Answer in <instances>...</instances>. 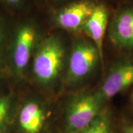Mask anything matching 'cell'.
<instances>
[{
	"instance_id": "1",
	"label": "cell",
	"mask_w": 133,
	"mask_h": 133,
	"mask_svg": "<svg viewBox=\"0 0 133 133\" xmlns=\"http://www.w3.org/2000/svg\"><path fill=\"white\" fill-rule=\"evenodd\" d=\"M64 49L56 36L48 38L41 45L34 62L36 77L43 83L54 81L59 75L64 59Z\"/></svg>"
},
{
	"instance_id": "2",
	"label": "cell",
	"mask_w": 133,
	"mask_h": 133,
	"mask_svg": "<svg viewBox=\"0 0 133 133\" xmlns=\"http://www.w3.org/2000/svg\"><path fill=\"white\" fill-rule=\"evenodd\" d=\"M103 103L96 92L84 93L71 103L66 114L67 129L71 133H78L85 129L95 119Z\"/></svg>"
},
{
	"instance_id": "3",
	"label": "cell",
	"mask_w": 133,
	"mask_h": 133,
	"mask_svg": "<svg viewBox=\"0 0 133 133\" xmlns=\"http://www.w3.org/2000/svg\"><path fill=\"white\" fill-rule=\"evenodd\" d=\"M101 62L98 50L92 41L80 40L73 48L69 61V78L73 82L85 78Z\"/></svg>"
},
{
	"instance_id": "4",
	"label": "cell",
	"mask_w": 133,
	"mask_h": 133,
	"mask_svg": "<svg viewBox=\"0 0 133 133\" xmlns=\"http://www.w3.org/2000/svg\"><path fill=\"white\" fill-rule=\"evenodd\" d=\"M133 84V59L126 60L111 68L101 86L95 91L104 103Z\"/></svg>"
},
{
	"instance_id": "5",
	"label": "cell",
	"mask_w": 133,
	"mask_h": 133,
	"mask_svg": "<svg viewBox=\"0 0 133 133\" xmlns=\"http://www.w3.org/2000/svg\"><path fill=\"white\" fill-rule=\"evenodd\" d=\"M110 40L122 49H133V6L120 10L115 15L109 27Z\"/></svg>"
},
{
	"instance_id": "6",
	"label": "cell",
	"mask_w": 133,
	"mask_h": 133,
	"mask_svg": "<svg viewBox=\"0 0 133 133\" xmlns=\"http://www.w3.org/2000/svg\"><path fill=\"white\" fill-rule=\"evenodd\" d=\"M109 22V12L104 4H96L92 12L81 28L91 39L99 52L101 63H104L103 43Z\"/></svg>"
},
{
	"instance_id": "7",
	"label": "cell",
	"mask_w": 133,
	"mask_h": 133,
	"mask_svg": "<svg viewBox=\"0 0 133 133\" xmlns=\"http://www.w3.org/2000/svg\"><path fill=\"white\" fill-rule=\"evenodd\" d=\"M96 4L89 0L74 3L61 10L56 17L57 24L69 30L81 29L90 16Z\"/></svg>"
},
{
	"instance_id": "8",
	"label": "cell",
	"mask_w": 133,
	"mask_h": 133,
	"mask_svg": "<svg viewBox=\"0 0 133 133\" xmlns=\"http://www.w3.org/2000/svg\"><path fill=\"white\" fill-rule=\"evenodd\" d=\"M35 38V31L32 27L25 26L18 32L16 38L14 60L16 69L22 70L29 62Z\"/></svg>"
},
{
	"instance_id": "9",
	"label": "cell",
	"mask_w": 133,
	"mask_h": 133,
	"mask_svg": "<svg viewBox=\"0 0 133 133\" xmlns=\"http://www.w3.org/2000/svg\"><path fill=\"white\" fill-rule=\"evenodd\" d=\"M44 119L43 110L37 104L30 102L22 109L19 121L22 128L26 133H38L42 129Z\"/></svg>"
},
{
	"instance_id": "10",
	"label": "cell",
	"mask_w": 133,
	"mask_h": 133,
	"mask_svg": "<svg viewBox=\"0 0 133 133\" xmlns=\"http://www.w3.org/2000/svg\"><path fill=\"white\" fill-rule=\"evenodd\" d=\"M78 133H112V121L107 110L102 108L91 123Z\"/></svg>"
},
{
	"instance_id": "11",
	"label": "cell",
	"mask_w": 133,
	"mask_h": 133,
	"mask_svg": "<svg viewBox=\"0 0 133 133\" xmlns=\"http://www.w3.org/2000/svg\"><path fill=\"white\" fill-rule=\"evenodd\" d=\"M8 112V102L6 99H0V123L6 119Z\"/></svg>"
},
{
	"instance_id": "12",
	"label": "cell",
	"mask_w": 133,
	"mask_h": 133,
	"mask_svg": "<svg viewBox=\"0 0 133 133\" xmlns=\"http://www.w3.org/2000/svg\"><path fill=\"white\" fill-rule=\"evenodd\" d=\"M123 133H133V123H128L123 128Z\"/></svg>"
},
{
	"instance_id": "13",
	"label": "cell",
	"mask_w": 133,
	"mask_h": 133,
	"mask_svg": "<svg viewBox=\"0 0 133 133\" xmlns=\"http://www.w3.org/2000/svg\"><path fill=\"white\" fill-rule=\"evenodd\" d=\"M132 101H133V95H132Z\"/></svg>"
},
{
	"instance_id": "14",
	"label": "cell",
	"mask_w": 133,
	"mask_h": 133,
	"mask_svg": "<svg viewBox=\"0 0 133 133\" xmlns=\"http://www.w3.org/2000/svg\"><path fill=\"white\" fill-rule=\"evenodd\" d=\"M3 1H5V0H3Z\"/></svg>"
}]
</instances>
